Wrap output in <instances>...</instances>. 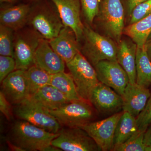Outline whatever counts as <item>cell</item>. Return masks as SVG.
Listing matches in <instances>:
<instances>
[{"label": "cell", "mask_w": 151, "mask_h": 151, "mask_svg": "<svg viewBox=\"0 0 151 151\" xmlns=\"http://www.w3.org/2000/svg\"><path fill=\"white\" fill-rule=\"evenodd\" d=\"M66 65L74 80L78 96L89 102L92 90L100 82L95 68L81 52Z\"/></svg>", "instance_id": "277c9868"}, {"label": "cell", "mask_w": 151, "mask_h": 151, "mask_svg": "<svg viewBox=\"0 0 151 151\" xmlns=\"http://www.w3.org/2000/svg\"><path fill=\"white\" fill-rule=\"evenodd\" d=\"M48 42L52 49L65 63L71 61L80 52L79 42L75 33L68 27H63L58 35Z\"/></svg>", "instance_id": "e0dca14e"}, {"label": "cell", "mask_w": 151, "mask_h": 151, "mask_svg": "<svg viewBox=\"0 0 151 151\" xmlns=\"http://www.w3.org/2000/svg\"><path fill=\"white\" fill-rule=\"evenodd\" d=\"M138 130L136 117L128 112L123 111L115 130L114 147L125 142Z\"/></svg>", "instance_id": "7402d4cb"}, {"label": "cell", "mask_w": 151, "mask_h": 151, "mask_svg": "<svg viewBox=\"0 0 151 151\" xmlns=\"http://www.w3.org/2000/svg\"><path fill=\"white\" fill-rule=\"evenodd\" d=\"M14 113L22 120L51 133H58L61 125L48 111L29 98L16 105Z\"/></svg>", "instance_id": "52a82bcc"}, {"label": "cell", "mask_w": 151, "mask_h": 151, "mask_svg": "<svg viewBox=\"0 0 151 151\" xmlns=\"http://www.w3.org/2000/svg\"><path fill=\"white\" fill-rule=\"evenodd\" d=\"M137 46H143L151 33V14L124 28V32Z\"/></svg>", "instance_id": "603a6c76"}, {"label": "cell", "mask_w": 151, "mask_h": 151, "mask_svg": "<svg viewBox=\"0 0 151 151\" xmlns=\"http://www.w3.org/2000/svg\"><path fill=\"white\" fill-rule=\"evenodd\" d=\"M81 8L88 23L92 24L100 11V0H80Z\"/></svg>", "instance_id": "83f0119b"}, {"label": "cell", "mask_w": 151, "mask_h": 151, "mask_svg": "<svg viewBox=\"0 0 151 151\" xmlns=\"http://www.w3.org/2000/svg\"><path fill=\"white\" fill-rule=\"evenodd\" d=\"M150 94L145 109L137 117L139 130L146 131L151 124V89Z\"/></svg>", "instance_id": "f546056e"}, {"label": "cell", "mask_w": 151, "mask_h": 151, "mask_svg": "<svg viewBox=\"0 0 151 151\" xmlns=\"http://www.w3.org/2000/svg\"><path fill=\"white\" fill-rule=\"evenodd\" d=\"M50 85L59 90L70 101L82 100L78 96L74 80L70 73L63 71L52 74Z\"/></svg>", "instance_id": "cb8c5ba5"}, {"label": "cell", "mask_w": 151, "mask_h": 151, "mask_svg": "<svg viewBox=\"0 0 151 151\" xmlns=\"http://www.w3.org/2000/svg\"><path fill=\"white\" fill-rule=\"evenodd\" d=\"M51 144L61 151H100L93 139L80 127L61 129Z\"/></svg>", "instance_id": "9c48e42d"}, {"label": "cell", "mask_w": 151, "mask_h": 151, "mask_svg": "<svg viewBox=\"0 0 151 151\" xmlns=\"http://www.w3.org/2000/svg\"><path fill=\"white\" fill-rule=\"evenodd\" d=\"M145 44L147 47V52L151 60V37L150 39L147 40Z\"/></svg>", "instance_id": "e575fe53"}, {"label": "cell", "mask_w": 151, "mask_h": 151, "mask_svg": "<svg viewBox=\"0 0 151 151\" xmlns=\"http://www.w3.org/2000/svg\"><path fill=\"white\" fill-rule=\"evenodd\" d=\"M147 1L148 0H126L128 15H130L132 11L136 6Z\"/></svg>", "instance_id": "d6a6232c"}, {"label": "cell", "mask_w": 151, "mask_h": 151, "mask_svg": "<svg viewBox=\"0 0 151 151\" xmlns=\"http://www.w3.org/2000/svg\"><path fill=\"white\" fill-rule=\"evenodd\" d=\"M137 45L133 41L123 40L118 45L117 60L125 70L129 83H136V53Z\"/></svg>", "instance_id": "d6986e66"}, {"label": "cell", "mask_w": 151, "mask_h": 151, "mask_svg": "<svg viewBox=\"0 0 151 151\" xmlns=\"http://www.w3.org/2000/svg\"><path fill=\"white\" fill-rule=\"evenodd\" d=\"M58 134L59 133H51L22 120L15 122L12 127L10 142L24 151H61L51 144Z\"/></svg>", "instance_id": "6da1fadb"}, {"label": "cell", "mask_w": 151, "mask_h": 151, "mask_svg": "<svg viewBox=\"0 0 151 151\" xmlns=\"http://www.w3.org/2000/svg\"><path fill=\"white\" fill-rule=\"evenodd\" d=\"M144 142L146 146L151 147V124L145 132Z\"/></svg>", "instance_id": "836d02e7"}, {"label": "cell", "mask_w": 151, "mask_h": 151, "mask_svg": "<svg viewBox=\"0 0 151 151\" xmlns=\"http://www.w3.org/2000/svg\"><path fill=\"white\" fill-rule=\"evenodd\" d=\"M11 104L1 91L0 92V111L8 121H11L13 118Z\"/></svg>", "instance_id": "1f68e13d"}, {"label": "cell", "mask_w": 151, "mask_h": 151, "mask_svg": "<svg viewBox=\"0 0 151 151\" xmlns=\"http://www.w3.org/2000/svg\"><path fill=\"white\" fill-rule=\"evenodd\" d=\"M14 30L0 25V55L14 58Z\"/></svg>", "instance_id": "4316f807"}, {"label": "cell", "mask_w": 151, "mask_h": 151, "mask_svg": "<svg viewBox=\"0 0 151 151\" xmlns=\"http://www.w3.org/2000/svg\"><path fill=\"white\" fill-rule=\"evenodd\" d=\"M83 39L84 45L80 52L93 66L103 60L117 61L118 45L111 38L84 26Z\"/></svg>", "instance_id": "7a4b0ae2"}, {"label": "cell", "mask_w": 151, "mask_h": 151, "mask_svg": "<svg viewBox=\"0 0 151 151\" xmlns=\"http://www.w3.org/2000/svg\"><path fill=\"white\" fill-rule=\"evenodd\" d=\"M25 75L27 83V98L31 97L41 87L50 84L52 74L35 65L25 70Z\"/></svg>", "instance_id": "d4e9b609"}, {"label": "cell", "mask_w": 151, "mask_h": 151, "mask_svg": "<svg viewBox=\"0 0 151 151\" xmlns=\"http://www.w3.org/2000/svg\"><path fill=\"white\" fill-rule=\"evenodd\" d=\"M1 83V91L11 104L17 105L27 98V83L24 70H14Z\"/></svg>", "instance_id": "9a60e30c"}, {"label": "cell", "mask_w": 151, "mask_h": 151, "mask_svg": "<svg viewBox=\"0 0 151 151\" xmlns=\"http://www.w3.org/2000/svg\"><path fill=\"white\" fill-rule=\"evenodd\" d=\"M136 63V83L149 88L151 86V60L147 52L146 44L137 46Z\"/></svg>", "instance_id": "44dd1931"}, {"label": "cell", "mask_w": 151, "mask_h": 151, "mask_svg": "<svg viewBox=\"0 0 151 151\" xmlns=\"http://www.w3.org/2000/svg\"><path fill=\"white\" fill-rule=\"evenodd\" d=\"M51 1L40 0L32 7L29 21L43 38L50 40L56 37L64 27L61 19L52 8Z\"/></svg>", "instance_id": "5b68a950"}, {"label": "cell", "mask_w": 151, "mask_h": 151, "mask_svg": "<svg viewBox=\"0 0 151 151\" xmlns=\"http://www.w3.org/2000/svg\"><path fill=\"white\" fill-rule=\"evenodd\" d=\"M32 7L29 4H21L8 6L1 9L0 13L1 24L12 29L19 30L28 21Z\"/></svg>", "instance_id": "ac0fdd59"}, {"label": "cell", "mask_w": 151, "mask_h": 151, "mask_svg": "<svg viewBox=\"0 0 151 151\" xmlns=\"http://www.w3.org/2000/svg\"><path fill=\"white\" fill-rule=\"evenodd\" d=\"M123 111L101 121L92 122L81 127L93 139L100 151H113L115 130Z\"/></svg>", "instance_id": "30bf717a"}, {"label": "cell", "mask_w": 151, "mask_h": 151, "mask_svg": "<svg viewBox=\"0 0 151 151\" xmlns=\"http://www.w3.org/2000/svg\"><path fill=\"white\" fill-rule=\"evenodd\" d=\"M100 82L111 87L121 96L129 79L127 72L117 61L105 60L94 66Z\"/></svg>", "instance_id": "8fae6325"}, {"label": "cell", "mask_w": 151, "mask_h": 151, "mask_svg": "<svg viewBox=\"0 0 151 151\" xmlns=\"http://www.w3.org/2000/svg\"><path fill=\"white\" fill-rule=\"evenodd\" d=\"M89 102L98 113L113 115L122 109L123 99L111 87L99 82L92 90Z\"/></svg>", "instance_id": "7c38bea8"}, {"label": "cell", "mask_w": 151, "mask_h": 151, "mask_svg": "<svg viewBox=\"0 0 151 151\" xmlns=\"http://www.w3.org/2000/svg\"><path fill=\"white\" fill-rule=\"evenodd\" d=\"M18 0H0L1 4V3H9V4H12L16 2Z\"/></svg>", "instance_id": "d590c367"}, {"label": "cell", "mask_w": 151, "mask_h": 151, "mask_svg": "<svg viewBox=\"0 0 151 151\" xmlns=\"http://www.w3.org/2000/svg\"><path fill=\"white\" fill-rule=\"evenodd\" d=\"M42 37L35 30L26 29L17 33L14 38L15 70L25 71L34 65L35 55Z\"/></svg>", "instance_id": "ba28073f"}, {"label": "cell", "mask_w": 151, "mask_h": 151, "mask_svg": "<svg viewBox=\"0 0 151 151\" xmlns=\"http://www.w3.org/2000/svg\"><path fill=\"white\" fill-rule=\"evenodd\" d=\"M34 64L50 74L63 72L65 61L52 49L48 40L42 38L34 59Z\"/></svg>", "instance_id": "5bb4252c"}, {"label": "cell", "mask_w": 151, "mask_h": 151, "mask_svg": "<svg viewBox=\"0 0 151 151\" xmlns=\"http://www.w3.org/2000/svg\"><path fill=\"white\" fill-rule=\"evenodd\" d=\"M150 94L149 88L137 83H129L122 96V110L137 118L145 109Z\"/></svg>", "instance_id": "2e32d148"}, {"label": "cell", "mask_w": 151, "mask_h": 151, "mask_svg": "<svg viewBox=\"0 0 151 151\" xmlns=\"http://www.w3.org/2000/svg\"><path fill=\"white\" fill-rule=\"evenodd\" d=\"M151 14V0L136 6L130 14V24L135 23Z\"/></svg>", "instance_id": "f1b7e54d"}, {"label": "cell", "mask_w": 151, "mask_h": 151, "mask_svg": "<svg viewBox=\"0 0 151 151\" xmlns=\"http://www.w3.org/2000/svg\"><path fill=\"white\" fill-rule=\"evenodd\" d=\"M16 62L12 57L0 56V81L1 82L10 73L15 70Z\"/></svg>", "instance_id": "4dcf8cb0"}, {"label": "cell", "mask_w": 151, "mask_h": 151, "mask_svg": "<svg viewBox=\"0 0 151 151\" xmlns=\"http://www.w3.org/2000/svg\"><path fill=\"white\" fill-rule=\"evenodd\" d=\"M28 98L47 111L56 110L71 102L50 84L41 87Z\"/></svg>", "instance_id": "ffe728a7"}, {"label": "cell", "mask_w": 151, "mask_h": 151, "mask_svg": "<svg viewBox=\"0 0 151 151\" xmlns=\"http://www.w3.org/2000/svg\"><path fill=\"white\" fill-rule=\"evenodd\" d=\"M97 16L107 36L119 43L124 29V11L121 0H103Z\"/></svg>", "instance_id": "8992f818"}, {"label": "cell", "mask_w": 151, "mask_h": 151, "mask_svg": "<svg viewBox=\"0 0 151 151\" xmlns=\"http://www.w3.org/2000/svg\"><path fill=\"white\" fill-rule=\"evenodd\" d=\"M59 14L64 26L70 28L78 42L83 38L84 26L80 17V0H50Z\"/></svg>", "instance_id": "4fadbf2b"}, {"label": "cell", "mask_w": 151, "mask_h": 151, "mask_svg": "<svg viewBox=\"0 0 151 151\" xmlns=\"http://www.w3.org/2000/svg\"><path fill=\"white\" fill-rule=\"evenodd\" d=\"M96 110L90 102L83 100L71 101L61 108L47 111L61 126L81 127L93 122Z\"/></svg>", "instance_id": "3957f363"}, {"label": "cell", "mask_w": 151, "mask_h": 151, "mask_svg": "<svg viewBox=\"0 0 151 151\" xmlns=\"http://www.w3.org/2000/svg\"><path fill=\"white\" fill-rule=\"evenodd\" d=\"M145 131L138 130L125 142L115 146L113 151H146L147 146L144 142Z\"/></svg>", "instance_id": "484cf974"}, {"label": "cell", "mask_w": 151, "mask_h": 151, "mask_svg": "<svg viewBox=\"0 0 151 151\" xmlns=\"http://www.w3.org/2000/svg\"><path fill=\"white\" fill-rule=\"evenodd\" d=\"M26 1H27L29 2L35 3L38 1L40 0H26Z\"/></svg>", "instance_id": "8d00e7d4"}]
</instances>
